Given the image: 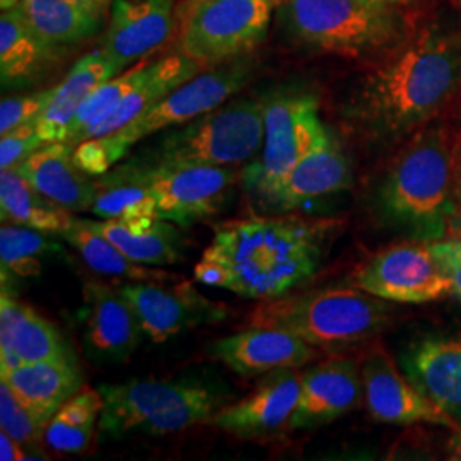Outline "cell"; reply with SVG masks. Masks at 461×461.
I'll list each match as a JSON object with an SVG mask.
<instances>
[{
	"instance_id": "9",
	"label": "cell",
	"mask_w": 461,
	"mask_h": 461,
	"mask_svg": "<svg viewBox=\"0 0 461 461\" xmlns=\"http://www.w3.org/2000/svg\"><path fill=\"white\" fill-rule=\"evenodd\" d=\"M280 14L301 43L333 53L363 55L395 36L390 9L369 0H282Z\"/></svg>"
},
{
	"instance_id": "22",
	"label": "cell",
	"mask_w": 461,
	"mask_h": 461,
	"mask_svg": "<svg viewBox=\"0 0 461 461\" xmlns=\"http://www.w3.org/2000/svg\"><path fill=\"white\" fill-rule=\"evenodd\" d=\"M402 369L413 384L461 422V337H429L402 354Z\"/></svg>"
},
{
	"instance_id": "6",
	"label": "cell",
	"mask_w": 461,
	"mask_h": 461,
	"mask_svg": "<svg viewBox=\"0 0 461 461\" xmlns=\"http://www.w3.org/2000/svg\"><path fill=\"white\" fill-rule=\"evenodd\" d=\"M98 390L104 402L98 429L106 438L173 434L209 422L222 407L214 390L186 381L131 379Z\"/></svg>"
},
{
	"instance_id": "2",
	"label": "cell",
	"mask_w": 461,
	"mask_h": 461,
	"mask_svg": "<svg viewBox=\"0 0 461 461\" xmlns=\"http://www.w3.org/2000/svg\"><path fill=\"white\" fill-rule=\"evenodd\" d=\"M461 83V45L422 33L375 67L356 95V115L373 131L405 132L436 115Z\"/></svg>"
},
{
	"instance_id": "39",
	"label": "cell",
	"mask_w": 461,
	"mask_h": 461,
	"mask_svg": "<svg viewBox=\"0 0 461 461\" xmlns=\"http://www.w3.org/2000/svg\"><path fill=\"white\" fill-rule=\"evenodd\" d=\"M428 245L443 274L451 284V296L461 301V240H434L429 241Z\"/></svg>"
},
{
	"instance_id": "48",
	"label": "cell",
	"mask_w": 461,
	"mask_h": 461,
	"mask_svg": "<svg viewBox=\"0 0 461 461\" xmlns=\"http://www.w3.org/2000/svg\"><path fill=\"white\" fill-rule=\"evenodd\" d=\"M279 2H280V0H279Z\"/></svg>"
},
{
	"instance_id": "15",
	"label": "cell",
	"mask_w": 461,
	"mask_h": 461,
	"mask_svg": "<svg viewBox=\"0 0 461 461\" xmlns=\"http://www.w3.org/2000/svg\"><path fill=\"white\" fill-rule=\"evenodd\" d=\"M87 320L84 330V352L96 366L129 363L140 346L144 330L132 304L120 293L101 282L84 285Z\"/></svg>"
},
{
	"instance_id": "44",
	"label": "cell",
	"mask_w": 461,
	"mask_h": 461,
	"mask_svg": "<svg viewBox=\"0 0 461 461\" xmlns=\"http://www.w3.org/2000/svg\"><path fill=\"white\" fill-rule=\"evenodd\" d=\"M447 458L461 461V428L456 429L447 441Z\"/></svg>"
},
{
	"instance_id": "34",
	"label": "cell",
	"mask_w": 461,
	"mask_h": 461,
	"mask_svg": "<svg viewBox=\"0 0 461 461\" xmlns=\"http://www.w3.org/2000/svg\"><path fill=\"white\" fill-rule=\"evenodd\" d=\"M59 248L47 240V232L32 230L26 226L2 224L0 230V260L2 276L14 274L17 277H33L41 270V257Z\"/></svg>"
},
{
	"instance_id": "40",
	"label": "cell",
	"mask_w": 461,
	"mask_h": 461,
	"mask_svg": "<svg viewBox=\"0 0 461 461\" xmlns=\"http://www.w3.org/2000/svg\"><path fill=\"white\" fill-rule=\"evenodd\" d=\"M451 183L455 203L461 205V133L451 140Z\"/></svg>"
},
{
	"instance_id": "47",
	"label": "cell",
	"mask_w": 461,
	"mask_h": 461,
	"mask_svg": "<svg viewBox=\"0 0 461 461\" xmlns=\"http://www.w3.org/2000/svg\"><path fill=\"white\" fill-rule=\"evenodd\" d=\"M280 2H282V0H280Z\"/></svg>"
},
{
	"instance_id": "14",
	"label": "cell",
	"mask_w": 461,
	"mask_h": 461,
	"mask_svg": "<svg viewBox=\"0 0 461 461\" xmlns=\"http://www.w3.org/2000/svg\"><path fill=\"white\" fill-rule=\"evenodd\" d=\"M364 400L371 417L383 424L412 426L434 424L456 429L460 424L420 392L405 373H402L390 356L373 348L361 366Z\"/></svg>"
},
{
	"instance_id": "10",
	"label": "cell",
	"mask_w": 461,
	"mask_h": 461,
	"mask_svg": "<svg viewBox=\"0 0 461 461\" xmlns=\"http://www.w3.org/2000/svg\"><path fill=\"white\" fill-rule=\"evenodd\" d=\"M329 135L318 101L304 93H276L265 98L264 152L247 171L248 185L265 194Z\"/></svg>"
},
{
	"instance_id": "28",
	"label": "cell",
	"mask_w": 461,
	"mask_h": 461,
	"mask_svg": "<svg viewBox=\"0 0 461 461\" xmlns=\"http://www.w3.org/2000/svg\"><path fill=\"white\" fill-rule=\"evenodd\" d=\"M91 212L118 221L132 230H144L156 219V198L149 188L144 167L135 159L99 175Z\"/></svg>"
},
{
	"instance_id": "32",
	"label": "cell",
	"mask_w": 461,
	"mask_h": 461,
	"mask_svg": "<svg viewBox=\"0 0 461 461\" xmlns=\"http://www.w3.org/2000/svg\"><path fill=\"white\" fill-rule=\"evenodd\" d=\"M60 238L66 240L74 249H77L86 265L99 276L154 284H167L178 277L161 268H152L149 265L133 262L132 258L120 251L110 240L87 228L83 219H76L74 224L60 234Z\"/></svg>"
},
{
	"instance_id": "21",
	"label": "cell",
	"mask_w": 461,
	"mask_h": 461,
	"mask_svg": "<svg viewBox=\"0 0 461 461\" xmlns=\"http://www.w3.org/2000/svg\"><path fill=\"white\" fill-rule=\"evenodd\" d=\"M70 352L53 323L7 289L0 296V373Z\"/></svg>"
},
{
	"instance_id": "20",
	"label": "cell",
	"mask_w": 461,
	"mask_h": 461,
	"mask_svg": "<svg viewBox=\"0 0 461 461\" xmlns=\"http://www.w3.org/2000/svg\"><path fill=\"white\" fill-rule=\"evenodd\" d=\"M352 183V169L339 142L327 135L280 182L262 194L272 207L293 211L314 198L342 192Z\"/></svg>"
},
{
	"instance_id": "18",
	"label": "cell",
	"mask_w": 461,
	"mask_h": 461,
	"mask_svg": "<svg viewBox=\"0 0 461 461\" xmlns=\"http://www.w3.org/2000/svg\"><path fill=\"white\" fill-rule=\"evenodd\" d=\"M364 386L361 366L352 359H330L306 369L287 429H316L359 407Z\"/></svg>"
},
{
	"instance_id": "45",
	"label": "cell",
	"mask_w": 461,
	"mask_h": 461,
	"mask_svg": "<svg viewBox=\"0 0 461 461\" xmlns=\"http://www.w3.org/2000/svg\"><path fill=\"white\" fill-rule=\"evenodd\" d=\"M21 4V0H0V9L2 11H9V9H14Z\"/></svg>"
},
{
	"instance_id": "7",
	"label": "cell",
	"mask_w": 461,
	"mask_h": 461,
	"mask_svg": "<svg viewBox=\"0 0 461 461\" xmlns=\"http://www.w3.org/2000/svg\"><path fill=\"white\" fill-rule=\"evenodd\" d=\"M265 99H234L166 132L142 163L236 166L253 158L264 140Z\"/></svg>"
},
{
	"instance_id": "46",
	"label": "cell",
	"mask_w": 461,
	"mask_h": 461,
	"mask_svg": "<svg viewBox=\"0 0 461 461\" xmlns=\"http://www.w3.org/2000/svg\"><path fill=\"white\" fill-rule=\"evenodd\" d=\"M369 2L378 4V5H383V7H390V5H395V4H398V2H403V0H369Z\"/></svg>"
},
{
	"instance_id": "36",
	"label": "cell",
	"mask_w": 461,
	"mask_h": 461,
	"mask_svg": "<svg viewBox=\"0 0 461 461\" xmlns=\"http://www.w3.org/2000/svg\"><path fill=\"white\" fill-rule=\"evenodd\" d=\"M50 417L34 411L0 381V426L23 446L38 445L45 439Z\"/></svg>"
},
{
	"instance_id": "13",
	"label": "cell",
	"mask_w": 461,
	"mask_h": 461,
	"mask_svg": "<svg viewBox=\"0 0 461 461\" xmlns=\"http://www.w3.org/2000/svg\"><path fill=\"white\" fill-rule=\"evenodd\" d=\"M118 289L132 304L144 335L152 342H165L186 330L224 321L230 314L222 303L203 296L186 280L173 287L129 282Z\"/></svg>"
},
{
	"instance_id": "38",
	"label": "cell",
	"mask_w": 461,
	"mask_h": 461,
	"mask_svg": "<svg viewBox=\"0 0 461 461\" xmlns=\"http://www.w3.org/2000/svg\"><path fill=\"white\" fill-rule=\"evenodd\" d=\"M47 142L38 133L36 122L16 127L11 132L4 133L0 139V167L13 169L23 165L34 150Z\"/></svg>"
},
{
	"instance_id": "11",
	"label": "cell",
	"mask_w": 461,
	"mask_h": 461,
	"mask_svg": "<svg viewBox=\"0 0 461 461\" xmlns=\"http://www.w3.org/2000/svg\"><path fill=\"white\" fill-rule=\"evenodd\" d=\"M352 284L400 304H424L451 294V284L428 243H400L379 251L352 274Z\"/></svg>"
},
{
	"instance_id": "42",
	"label": "cell",
	"mask_w": 461,
	"mask_h": 461,
	"mask_svg": "<svg viewBox=\"0 0 461 461\" xmlns=\"http://www.w3.org/2000/svg\"><path fill=\"white\" fill-rule=\"evenodd\" d=\"M446 236L461 240V205H456L446 222Z\"/></svg>"
},
{
	"instance_id": "8",
	"label": "cell",
	"mask_w": 461,
	"mask_h": 461,
	"mask_svg": "<svg viewBox=\"0 0 461 461\" xmlns=\"http://www.w3.org/2000/svg\"><path fill=\"white\" fill-rule=\"evenodd\" d=\"M279 0H183L176 7L180 51L200 68L247 57L268 33Z\"/></svg>"
},
{
	"instance_id": "26",
	"label": "cell",
	"mask_w": 461,
	"mask_h": 461,
	"mask_svg": "<svg viewBox=\"0 0 461 461\" xmlns=\"http://www.w3.org/2000/svg\"><path fill=\"white\" fill-rule=\"evenodd\" d=\"M0 379L24 403L50 419L84 386L83 373L72 352L47 361L23 364L9 373H2Z\"/></svg>"
},
{
	"instance_id": "19",
	"label": "cell",
	"mask_w": 461,
	"mask_h": 461,
	"mask_svg": "<svg viewBox=\"0 0 461 461\" xmlns=\"http://www.w3.org/2000/svg\"><path fill=\"white\" fill-rule=\"evenodd\" d=\"M211 356L243 378L285 367H303L318 357V348L279 329L249 327L211 344Z\"/></svg>"
},
{
	"instance_id": "4",
	"label": "cell",
	"mask_w": 461,
	"mask_h": 461,
	"mask_svg": "<svg viewBox=\"0 0 461 461\" xmlns=\"http://www.w3.org/2000/svg\"><path fill=\"white\" fill-rule=\"evenodd\" d=\"M253 72V59L247 55L197 74L123 129L77 144L74 159L87 175L99 176L118 165L137 142L149 135L169 127H180L226 103L247 86Z\"/></svg>"
},
{
	"instance_id": "43",
	"label": "cell",
	"mask_w": 461,
	"mask_h": 461,
	"mask_svg": "<svg viewBox=\"0 0 461 461\" xmlns=\"http://www.w3.org/2000/svg\"><path fill=\"white\" fill-rule=\"evenodd\" d=\"M76 4H79L86 13H89L91 16L101 19V14L104 11V7L112 2V0H74Z\"/></svg>"
},
{
	"instance_id": "33",
	"label": "cell",
	"mask_w": 461,
	"mask_h": 461,
	"mask_svg": "<svg viewBox=\"0 0 461 461\" xmlns=\"http://www.w3.org/2000/svg\"><path fill=\"white\" fill-rule=\"evenodd\" d=\"M104 402L99 390L83 386L50 419L45 430L47 445L59 453H83L98 429Z\"/></svg>"
},
{
	"instance_id": "30",
	"label": "cell",
	"mask_w": 461,
	"mask_h": 461,
	"mask_svg": "<svg viewBox=\"0 0 461 461\" xmlns=\"http://www.w3.org/2000/svg\"><path fill=\"white\" fill-rule=\"evenodd\" d=\"M0 207L2 221L57 236L76 221L72 212L36 192L16 167L0 171Z\"/></svg>"
},
{
	"instance_id": "17",
	"label": "cell",
	"mask_w": 461,
	"mask_h": 461,
	"mask_svg": "<svg viewBox=\"0 0 461 461\" xmlns=\"http://www.w3.org/2000/svg\"><path fill=\"white\" fill-rule=\"evenodd\" d=\"M176 24L175 0H112L101 50L123 72L165 45Z\"/></svg>"
},
{
	"instance_id": "27",
	"label": "cell",
	"mask_w": 461,
	"mask_h": 461,
	"mask_svg": "<svg viewBox=\"0 0 461 461\" xmlns=\"http://www.w3.org/2000/svg\"><path fill=\"white\" fill-rule=\"evenodd\" d=\"M60 51L47 47L28 26L19 7L0 17V77L4 89H21L43 79Z\"/></svg>"
},
{
	"instance_id": "3",
	"label": "cell",
	"mask_w": 461,
	"mask_h": 461,
	"mask_svg": "<svg viewBox=\"0 0 461 461\" xmlns=\"http://www.w3.org/2000/svg\"><path fill=\"white\" fill-rule=\"evenodd\" d=\"M392 320L384 299L361 289H325L267 299L249 327L285 330L320 350L339 352L376 339Z\"/></svg>"
},
{
	"instance_id": "35",
	"label": "cell",
	"mask_w": 461,
	"mask_h": 461,
	"mask_svg": "<svg viewBox=\"0 0 461 461\" xmlns=\"http://www.w3.org/2000/svg\"><path fill=\"white\" fill-rule=\"evenodd\" d=\"M149 68H150V64L132 67L129 70L120 72L110 81L101 84L98 89L89 98L86 99L83 106L79 108L74 122L70 123L66 142L76 148L79 137L93 123H96L101 116L106 115L118 101L125 98L131 91H133L139 84L148 77Z\"/></svg>"
},
{
	"instance_id": "5",
	"label": "cell",
	"mask_w": 461,
	"mask_h": 461,
	"mask_svg": "<svg viewBox=\"0 0 461 461\" xmlns=\"http://www.w3.org/2000/svg\"><path fill=\"white\" fill-rule=\"evenodd\" d=\"M451 140L441 129L419 133L396 156L381 186L384 211L420 240L446 236V222L456 207Z\"/></svg>"
},
{
	"instance_id": "1",
	"label": "cell",
	"mask_w": 461,
	"mask_h": 461,
	"mask_svg": "<svg viewBox=\"0 0 461 461\" xmlns=\"http://www.w3.org/2000/svg\"><path fill=\"white\" fill-rule=\"evenodd\" d=\"M327 232V221L296 215L232 219L215 228L194 276L248 299L285 296L316 274Z\"/></svg>"
},
{
	"instance_id": "12",
	"label": "cell",
	"mask_w": 461,
	"mask_h": 461,
	"mask_svg": "<svg viewBox=\"0 0 461 461\" xmlns=\"http://www.w3.org/2000/svg\"><path fill=\"white\" fill-rule=\"evenodd\" d=\"M144 176L156 198L159 219L178 226H192L221 211L238 173L230 166L148 165Z\"/></svg>"
},
{
	"instance_id": "41",
	"label": "cell",
	"mask_w": 461,
	"mask_h": 461,
	"mask_svg": "<svg viewBox=\"0 0 461 461\" xmlns=\"http://www.w3.org/2000/svg\"><path fill=\"white\" fill-rule=\"evenodd\" d=\"M26 451L23 449V445L17 443L13 436L7 432H0V460L2 461H19L26 460Z\"/></svg>"
},
{
	"instance_id": "37",
	"label": "cell",
	"mask_w": 461,
	"mask_h": 461,
	"mask_svg": "<svg viewBox=\"0 0 461 461\" xmlns=\"http://www.w3.org/2000/svg\"><path fill=\"white\" fill-rule=\"evenodd\" d=\"M55 87L36 91L24 96H11L0 103V135L14 131L16 127L38 122L49 106Z\"/></svg>"
},
{
	"instance_id": "23",
	"label": "cell",
	"mask_w": 461,
	"mask_h": 461,
	"mask_svg": "<svg viewBox=\"0 0 461 461\" xmlns=\"http://www.w3.org/2000/svg\"><path fill=\"white\" fill-rule=\"evenodd\" d=\"M74 146L49 142L16 167L36 192L68 212L91 211L96 197V182L87 176L74 159Z\"/></svg>"
},
{
	"instance_id": "31",
	"label": "cell",
	"mask_w": 461,
	"mask_h": 461,
	"mask_svg": "<svg viewBox=\"0 0 461 461\" xmlns=\"http://www.w3.org/2000/svg\"><path fill=\"white\" fill-rule=\"evenodd\" d=\"M17 7L34 34L60 53L96 33L101 21L74 0H21Z\"/></svg>"
},
{
	"instance_id": "24",
	"label": "cell",
	"mask_w": 461,
	"mask_h": 461,
	"mask_svg": "<svg viewBox=\"0 0 461 461\" xmlns=\"http://www.w3.org/2000/svg\"><path fill=\"white\" fill-rule=\"evenodd\" d=\"M122 70L112 62L103 50L91 51L76 62L68 70L66 79L55 86L47 110L38 118L36 127L41 139L49 142L67 140L70 123L77 115L84 101L89 98L101 84L110 81Z\"/></svg>"
},
{
	"instance_id": "29",
	"label": "cell",
	"mask_w": 461,
	"mask_h": 461,
	"mask_svg": "<svg viewBox=\"0 0 461 461\" xmlns=\"http://www.w3.org/2000/svg\"><path fill=\"white\" fill-rule=\"evenodd\" d=\"M87 228L99 232L110 240L120 251L137 264L149 267L176 265L183 260V236L175 222L165 219H156L144 230H132L118 221H87L83 219Z\"/></svg>"
},
{
	"instance_id": "25",
	"label": "cell",
	"mask_w": 461,
	"mask_h": 461,
	"mask_svg": "<svg viewBox=\"0 0 461 461\" xmlns=\"http://www.w3.org/2000/svg\"><path fill=\"white\" fill-rule=\"evenodd\" d=\"M202 68L192 59L180 55H169L150 64L148 77L131 91L125 98L101 116L79 137L77 144L89 139L106 137L129 125L137 116L148 112L158 101L166 98L171 91L195 77ZM76 144V146H77Z\"/></svg>"
},
{
	"instance_id": "16",
	"label": "cell",
	"mask_w": 461,
	"mask_h": 461,
	"mask_svg": "<svg viewBox=\"0 0 461 461\" xmlns=\"http://www.w3.org/2000/svg\"><path fill=\"white\" fill-rule=\"evenodd\" d=\"M301 376L296 367L268 373L251 395L230 407H221L209 424L240 439H264L287 428L296 411L301 393Z\"/></svg>"
}]
</instances>
